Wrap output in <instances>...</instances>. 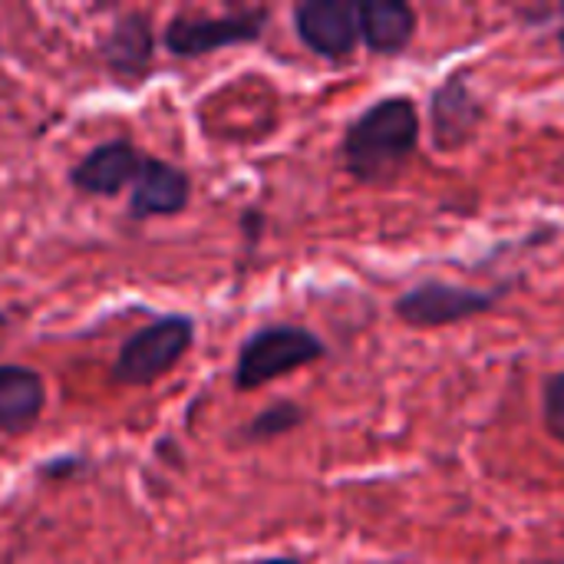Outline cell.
I'll return each instance as SVG.
<instances>
[{
  "label": "cell",
  "mask_w": 564,
  "mask_h": 564,
  "mask_svg": "<svg viewBox=\"0 0 564 564\" xmlns=\"http://www.w3.org/2000/svg\"><path fill=\"white\" fill-rule=\"evenodd\" d=\"M416 145H420L416 102L410 96H383L350 122L340 155L357 182L387 185L410 165Z\"/></svg>",
  "instance_id": "1"
},
{
  "label": "cell",
  "mask_w": 564,
  "mask_h": 564,
  "mask_svg": "<svg viewBox=\"0 0 564 564\" xmlns=\"http://www.w3.org/2000/svg\"><path fill=\"white\" fill-rule=\"evenodd\" d=\"M327 354L324 340L297 324H271L254 330L235 360V387L241 393L261 390L264 383H274L281 377H291L311 364H317Z\"/></svg>",
  "instance_id": "2"
},
{
  "label": "cell",
  "mask_w": 564,
  "mask_h": 564,
  "mask_svg": "<svg viewBox=\"0 0 564 564\" xmlns=\"http://www.w3.org/2000/svg\"><path fill=\"white\" fill-rule=\"evenodd\" d=\"M195 321L188 314H165L135 330L112 364V380L122 387H149L162 380L192 347Z\"/></svg>",
  "instance_id": "3"
},
{
  "label": "cell",
  "mask_w": 564,
  "mask_h": 564,
  "mask_svg": "<svg viewBox=\"0 0 564 564\" xmlns=\"http://www.w3.org/2000/svg\"><path fill=\"white\" fill-rule=\"evenodd\" d=\"M506 291H479V288H459L446 281H423L410 291H403L393 304L397 317L420 330L453 327L463 321H473L479 314H489Z\"/></svg>",
  "instance_id": "4"
},
{
  "label": "cell",
  "mask_w": 564,
  "mask_h": 564,
  "mask_svg": "<svg viewBox=\"0 0 564 564\" xmlns=\"http://www.w3.org/2000/svg\"><path fill=\"white\" fill-rule=\"evenodd\" d=\"M268 23V10H241V13H225V17H192L178 13L169 20L162 43L172 56H208L225 46H241L261 40Z\"/></svg>",
  "instance_id": "5"
},
{
  "label": "cell",
  "mask_w": 564,
  "mask_h": 564,
  "mask_svg": "<svg viewBox=\"0 0 564 564\" xmlns=\"http://www.w3.org/2000/svg\"><path fill=\"white\" fill-rule=\"evenodd\" d=\"M297 40L321 59L344 63L360 43L357 3L347 0H304L294 7Z\"/></svg>",
  "instance_id": "6"
},
{
  "label": "cell",
  "mask_w": 564,
  "mask_h": 564,
  "mask_svg": "<svg viewBox=\"0 0 564 564\" xmlns=\"http://www.w3.org/2000/svg\"><path fill=\"white\" fill-rule=\"evenodd\" d=\"M482 119H486V106L473 93L466 73H453L443 79L440 89H433L430 122H433V145L440 152L463 149L476 135Z\"/></svg>",
  "instance_id": "7"
},
{
  "label": "cell",
  "mask_w": 564,
  "mask_h": 564,
  "mask_svg": "<svg viewBox=\"0 0 564 564\" xmlns=\"http://www.w3.org/2000/svg\"><path fill=\"white\" fill-rule=\"evenodd\" d=\"M142 152L129 142V139H112L102 142L96 149H89L73 169H69V182L76 192L86 195H119L122 188H132L139 169H142Z\"/></svg>",
  "instance_id": "8"
},
{
  "label": "cell",
  "mask_w": 564,
  "mask_h": 564,
  "mask_svg": "<svg viewBox=\"0 0 564 564\" xmlns=\"http://www.w3.org/2000/svg\"><path fill=\"white\" fill-rule=\"evenodd\" d=\"M192 202V178L185 169L165 162V159H142V169L132 182L129 195V215L132 218H172L185 212Z\"/></svg>",
  "instance_id": "9"
},
{
  "label": "cell",
  "mask_w": 564,
  "mask_h": 564,
  "mask_svg": "<svg viewBox=\"0 0 564 564\" xmlns=\"http://www.w3.org/2000/svg\"><path fill=\"white\" fill-rule=\"evenodd\" d=\"M46 406V383L33 367L0 364V433L23 436L36 426Z\"/></svg>",
  "instance_id": "10"
},
{
  "label": "cell",
  "mask_w": 564,
  "mask_h": 564,
  "mask_svg": "<svg viewBox=\"0 0 564 564\" xmlns=\"http://www.w3.org/2000/svg\"><path fill=\"white\" fill-rule=\"evenodd\" d=\"M360 40L377 56H400L416 33V10L403 0H367L357 3Z\"/></svg>",
  "instance_id": "11"
},
{
  "label": "cell",
  "mask_w": 564,
  "mask_h": 564,
  "mask_svg": "<svg viewBox=\"0 0 564 564\" xmlns=\"http://www.w3.org/2000/svg\"><path fill=\"white\" fill-rule=\"evenodd\" d=\"M152 50H155V33L149 17L142 13H126L122 20H116V26L109 30L106 43H102V59L112 73L119 76H142L152 63Z\"/></svg>",
  "instance_id": "12"
},
{
  "label": "cell",
  "mask_w": 564,
  "mask_h": 564,
  "mask_svg": "<svg viewBox=\"0 0 564 564\" xmlns=\"http://www.w3.org/2000/svg\"><path fill=\"white\" fill-rule=\"evenodd\" d=\"M304 423V410L291 400H281V403H271L268 410H261L241 433V440L248 443H268V440H278L291 430H297Z\"/></svg>",
  "instance_id": "13"
},
{
  "label": "cell",
  "mask_w": 564,
  "mask_h": 564,
  "mask_svg": "<svg viewBox=\"0 0 564 564\" xmlns=\"http://www.w3.org/2000/svg\"><path fill=\"white\" fill-rule=\"evenodd\" d=\"M542 423L552 440L564 443V370L542 383Z\"/></svg>",
  "instance_id": "14"
},
{
  "label": "cell",
  "mask_w": 564,
  "mask_h": 564,
  "mask_svg": "<svg viewBox=\"0 0 564 564\" xmlns=\"http://www.w3.org/2000/svg\"><path fill=\"white\" fill-rule=\"evenodd\" d=\"M254 564H301L297 558H264V562H254Z\"/></svg>",
  "instance_id": "15"
},
{
  "label": "cell",
  "mask_w": 564,
  "mask_h": 564,
  "mask_svg": "<svg viewBox=\"0 0 564 564\" xmlns=\"http://www.w3.org/2000/svg\"><path fill=\"white\" fill-rule=\"evenodd\" d=\"M562 13H564V10H562ZM558 43H562V53H564V23L558 26Z\"/></svg>",
  "instance_id": "16"
},
{
  "label": "cell",
  "mask_w": 564,
  "mask_h": 564,
  "mask_svg": "<svg viewBox=\"0 0 564 564\" xmlns=\"http://www.w3.org/2000/svg\"><path fill=\"white\" fill-rule=\"evenodd\" d=\"M542 564H564V558H555V562H542Z\"/></svg>",
  "instance_id": "17"
}]
</instances>
